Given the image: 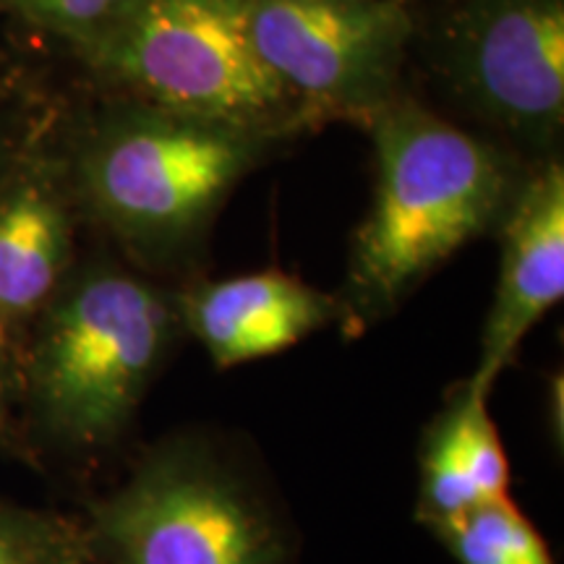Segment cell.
Returning <instances> with one entry per match:
<instances>
[{
  "mask_svg": "<svg viewBox=\"0 0 564 564\" xmlns=\"http://www.w3.org/2000/svg\"><path fill=\"white\" fill-rule=\"evenodd\" d=\"M457 564H556L533 520L512 497L429 528Z\"/></svg>",
  "mask_w": 564,
  "mask_h": 564,
  "instance_id": "7c38bea8",
  "label": "cell"
},
{
  "mask_svg": "<svg viewBox=\"0 0 564 564\" xmlns=\"http://www.w3.org/2000/svg\"><path fill=\"white\" fill-rule=\"evenodd\" d=\"M499 278L470 382L494 392L531 329L564 295V167L533 162L497 228Z\"/></svg>",
  "mask_w": 564,
  "mask_h": 564,
  "instance_id": "9c48e42d",
  "label": "cell"
},
{
  "mask_svg": "<svg viewBox=\"0 0 564 564\" xmlns=\"http://www.w3.org/2000/svg\"><path fill=\"white\" fill-rule=\"evenodd\" d=\"M183 329L215 369H236L280 356L340 324V303L312 282L280 270L178 282Z\"/></svg>",
  "mask_w": 564,
  "mask_h": 564,
  "instance_id": "30bf717a",
  "label": "cell"
},
{
  "mask_svg": "<svg viewBox=\"0 0 564 564\" xmlns=\"http://www.w3.org/2000/svg\"><path fill=\"white\" fill-rule=\"evenodd\" d=\"M453 3H460V0H453Z\"/></svg>",
  "mask_w": 564,
  "mask_h": 564,
  "instance_id": "e0dca14e",
  "label": "cell"
},
{
  "mask_svg": "<svg viewBox=\"0 0 564 564\" xmlns=\"http://www.w3.org/2000/svg\"><path fill=\"white\" fill-rule=\"evenodd\" d=\"M373 194L352 230L337 291L343 335L390 319L457 251L497 232L525 160L400 95L366 126Z\"/></svg>",
  "mask_w": 564,
  "mask_h": 564,
  "instance_id": "3957f363",
  "label": "cell"
},
{
  "mask_svg": "<svg viewBox=\"0 0 564 564\" xmlns=\"http://www.w3.org/2000/svg\"><path fill=\"white\" fill-rule=\"evenodd\" d=\"M183 340L175 282L108 246L82 253L21 343L13 447L55 468H95L129 440Z\"/></svg>",
  "mask_w": 564,
  "mask_h": 564,
  "instance_id": "6da1fadb",
  "label": "cell"
},
{
  "mask_svg": "<svg viewBox=\"0 0 564 564\" xmlns=\"http://www.w3.org/2000/svg\"><path fill=\"white\" fill-rule=\"evenodd\" d=\"M74 61L105 95L280 139L308 129L253 47L249 0H133Z\"/></svg>",
  "mask_w": 564,
  "mask_h": 564,
  "instance_id": "5b68a950",
  "label": "cell"
},
{
  "mask_svg": "<svg viewBox=\"0 0 564 564\" xmlns=\"http://www.w3.org/2000/svg\"><path fill=\"white\" fill-rule=\"evenodd\" d=\"M491 392L468 377L449 390L426 423L419 447L415 520L434 528L512 497V468L497 421L489 411Z\"/></svg>",
  "mask_w": 564,
  "mask_h": 564,
  "instance_id": "8fae6325",
  "label": "cell"
},
{
  "mask_svg": "<svg viewBox=\"0 0 564 564\" xmlns=\"http://www.w3.org/2000/svg\"><path fill=\"white\" fill-rule=\"evenodd\" d=\"M58 137L87 230L175 285L199 274L230 194L288 141L105 91L58 110Z\"/></svg>",
  "mask_w": 564,
  "mask_h": 564,
  "instance_id": "7a4b0ae2",
  "label": "cell"
},
{
  "mask_svg": "<svg viewBox=\"0 0 564 564\" xmlns=\"http://www.w3.org/2000/svg\"><path fill=\"white\" fill-rule=\"evenodd\" d=\"M84 230L53 108L0 175V350L13 371L34 319L84 253Z\"/></svg>",
  "mask_w": 564,
  "mask_h": 564,
  "instance_id": "ba28073f",
  "label": "cell"
},
{
  "mask_svg": "<svg viewBox=\"0 0 564 564\" xmlns=\"http://www.w3.org/2000/svg\"><path fill=\"white\" fill-rule=\"evenodd\" d=\"M440 66L470 116L528 165L560 158L564 0H460Z\"/></svg>",
  "mask_w": 564,
  "mask_h": 564,
  "instance_id": "52a82bcc",
  "label": "cell"
},
{
  "mask_svg": "<svg viewBox=\"0 0 564 564\" xmlns=\"http://www.w3.org/2000/svg\"><path fill=\"white\" fill-rule=\"evenodd\" d=\"M13 447V366L0 350V455Z\"/></svg>",
  "mask_w": 564,
  "mask_h": 564,
  "instance_id": "2e32d148",
  "label": "cell"
},
{
  "mask_svg": "<svg viewBox=\"0 0 564 564\" xmlns=\"http://www.w3.org/2000/svg\"><path fill=\"white\" fill-rule=\"evenodd\" d=\"M89 564H295L299 541L272 484L212 429L141 447L76 514Z\"/></svg>",
  "mask_w": 564,
  "mask_h": 564,
  "instance_id": "277c9868",
  "label": "cell"
},
{
  "mask_svg": "<svg viewBox=\"0 0 564 564\" xmlns=\"http://www.w3.org/2000/svg\"><path fill=\"white\" fill-rule=\"evenodd\" d=\"M249 32L308 129L369 126L403 95L413 17L403 0H249Z\"/></svg>",
  "mask_w": 564,
  "mask_h": 564,
  "instance_id": "8992f818",
  "label": "cell"
},
{
  "mask_svg": "<svg viewBox=\"0 0 564 564\" xmlns=\"http://www.w3.org/2000/svg\"><path fill=\"white\" fill-rule=\"evenodd\" d=\"M51 110L53 105L40 100L17 63L0 55V175Z\"/></svg>",
  "mask_w": 564,
  "mask_h": 564,
  "instance_id": "9a60e30c",
  "label": "cell"
},
{
  "mask_svg": "<svg viewBox=\"0 0 564 564\" xmlns=\"http://www.w3.org/2000/svg\"><path fill=\"white\" fill-rule=\"evenodd\" d=\"M0 564H89L79 518L0 499Z\"/></svg>",
  "mask_w": 564,
  "mask_h": 564,
  "instance_id": "4fadbf2b",
  "label": "cell"
},
{
  "mask_svg": "<svg viewBox=\"0 0 564 564\" xmlns=\"http://www.w3.org/2000/svg\"><path fill=\"white\" fill-rule=\"evenodd\" d=\"M133 0H0V19L58 42L70 58L87 51Z\"/></svg>",
  "mask_w": 564,
  "mask_h": 564,
  "instance_id": "5bb4252c",
  "label": "cell"
}]
</instances>
